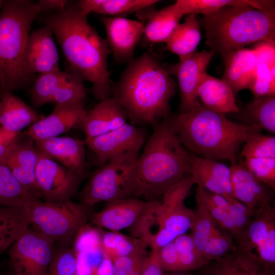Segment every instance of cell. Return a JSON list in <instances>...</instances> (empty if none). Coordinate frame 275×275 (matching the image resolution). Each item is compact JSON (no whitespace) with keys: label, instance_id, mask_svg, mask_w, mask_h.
Here are the masks:
<instances>
[{"label":"cell","instance_id":"6da1fadb","mask_svg":"<svg viewBox=\"0 0 275 275\" xmlns=\"http://www.w3.org/2000/svg\"><path fill=\"white\" fill-rule=\"evenodd\" d=\"M55 35L69 67L92 85L93 94L100 101L109 97L112 88L107 69L111 49L89 23L77 2L69 1L64 9L45 19Z\"/></svg>","mask_w":275,"mask_h":275},{"label":"cell","instance_id":"7a4b0ae2","mask_svg":"<svg viewBox=\"0 0 275 275\" xmlns=\"http://www.w3.org/2000/svg\"><path fill=\"white\" fill-rule=\"evenodd\" d=\"M176 84L150 53L131 60L114 89V98L132 125L152 124L170 117Z\"/></svg>","mask_w":275,"mask_h":275},{"label":"cell","instance_id":"3957f363","mask_svg":"<svg viewBox=\"0 0 275 275\" xmlns=\"http://www.w3.org/2000/svg\"><path fill=\"white\" fill-rule=\"evenodd\" d=\"M190 172V154L180 141L170 116L153 125L138 157L132 197L156 200Z\"/></svg>","mask_w":275,"mask_h":275},{"label":"cell","instance_id":"277c9868","mask_svg":"<svg viewBox=\"0 0 275 275\" xmlns=\"http://www.w3.org/2000/svg\"><path fill=\"white\" fill-rule=\"evenodd\" d=\"M170 119L183 145L202 157L228 160L231 165L237 162L241 146L262 130L258 126L230 121L202 104Z\"/></svg>","mask_w":275,"mask_h":275},{"label":"cell","instance_id":"5b68a950","mask_svg":"<svg viewBox=\"0 0 275 275\" xmlns=\"http://www.w3.org/2000/svg\"><path fill=\"white\" fill-rule=\"evenodd\" d=\"M201 22L205 31L207 45L223 59L229 53L253 43H274V8L226 6L203 15Z\"/></svg>","mask_w":275,"mask_h":275},{"label":"cell","instance_id":"8992f818","mask_svg":"<svg viewBox=\"0 0 275 275\" xmlns=\"http://www.w3.org/2000/svg\"><path fill=\"white\" fill-rule=\"evenodd\" d=\"M40 12L33 1L4 2L0 12V95L33 82L34 76L24 66V52L33 22Z\"/></svg>","mask_w":275,"mask_h":275},{"label":"cell","instance_id":"52a82bcc","mask_svg":"<svg viewBox=\"0 0 275 275\" xmlns=\"http://www.w3.org/2000/svg\"><path fill=\"white\" fill-rule=\"evenodd\" d=\"M194 183L190 174L170 187L161 202L153 205L131 228L134 237L142 238L151 250H157L190 229L194 210L184 200Z\"/></svg>","mask_w":275,"mask_h":275},{"label":"cell","instance_id":"ba28073f","mask_svg":"<svg viewBox=\"0 0 275 275\" xmlns=\"http://www.w3.org/2000/svg\"><path fill=\"white\" fill-rule=\"evenodd\" d=\"M92 207L71 200L47 202L36 199L24 208L35 231L62 246H68L90 220Z\"/></svg>","mask_w":275,"mask_h":275},{"label":"cell","instance_id":"9c48e42d","mask_svg":"<svg viewBox=\"0 0 275 275\" xmlns=\"http://www.w3.org/2000/svg\"><path fill=\"white\" fill-rule=\"evenodd\" d=\"M138 157L121 158L99 166L80 191V202L92 207L101 202L132 197Z\"/></svg>","mask_w":275,"mask_h":275},{"label":"cell","instance_id":"30bf717a","mask_svg":"<svg viewBox=\"0 0 275 275\" xmlns=\"http://www.w3.org/2000/svg\"><path fill=\"white\" fill-rule=\"evenodd\" d=\"M54 242L29 228L10 246L9 261L15 275H48Z\"/></svg>","mask_w":275,"mask_h":275},{"label":"cell","instance_id":"8fae6325","mask_svg":"<svg viewBox=\"0 0 275 275\" xmlns=\"http://www.w3.org/2000/svg\"><path fill=\"white\" fill-rule=\"evenodd\" d=\"M237 249L274 273L275 208L273 206L255 213L246 226Z\"/></svg>","mask_w":275,"mask_h":275},{"label":"cell","instance_id":"7c38bea8","mask_svg":"<svg viewBox=\"0 0 275 275\" xmlns=\"http://www.w3.org/2000/svg\"><path fill=\"white\" fill-rule=\"evenodd\" d=\"M197 207L204 208L216 226L232 237L236 245L255 213L239 201H230L198 186L195 194Z\"/></svg>","mask_w":275,"mask_h":275},{"label":"cell","instance_id":"4fadbf2b","mask_svg":"<svg viewBox=\"0 0 275 275\" xmlns=\"http://www.w3.org/2000/svg\"><path fill=\"white\" fill-rule=\"evenodd\" d=\"M38 152L36 180L40 200L47 202L71 200L84 176Z\"/></svg>","mask_w":275,"mask_h":275},{"label":"cell","instance_id":"5bb4252c","mask_svg":"<svg viewBox=\"0 0 275 275\" xmlns=\"http://www.w3.org/2000/svg\"><path fill=\"white\" fill-rule=\"evenodd\" d=\"M146 136L142 128L127 123L85 144L93 152L96 162L100 166L111 160L139 155Z\"/></svg>","mask_w":275,"mask_h":275},{"label":"cell","instance_id":"9a60e30c","mask_svg":"<svg viewBox=\"0 0 275 275\" xmlns=\"http://www.w3.org/2000/svg\"><path fill=\"white\" fill-rule=\"evenodd\" d=\"M214 52L204 49L179 59L167 70L176 76L180 95V113H186L201 104L197 95L198 85L202 75L206 72L207 66Z\"/></svg>","mask_w":275,"mask_h":275},{"label":"cell","instance_id":"2e32d148","mask_svg":"<svg viewBox=\"0 0 275 275\" xmlns=\"http://www.w3.org/2000/svg\"><path fill=\"white\" fill-rule=\"evenodd\" d=\"M230 170L234 199L255 213L272 206L273 189L257 179L241 158L231 165Z\"/></svg>","mask_w":275,"mask_h":275},{"label":"cell","instance_id":"e0dca14e","mask_svg":"<svg viewBox=\"0 0 275 275\" xmlns=\"http://www.w3.org/2000/svg\"><path fill=\"white\" fill-rule=\"evenodd\" d=\"M53 33L47 25L31 32L25 47L23 63L31 76L60 70L59 55Z\"/></svg>","mask_w":275,"mask_h":275},{"label":"cell","instance_id":"ac0fdd59","mask_svg":"<svg viewBox=\"0 0 275 275\" xmlns=\"http://www.w3.org/2000/svg\"><path fill=\"white\" fill-rule=\"evenodd\" d=\"M155 201L129 197L109 202L101 210L93 214L90 221L97 228L119 231L134 226Z\"/></svg>","mask_w":275,"mask_h":275},{"label":"cell","instance_id":"d6986e66","mask_svg":"<svg viewBox=\"0 0 275 275\" xmlns=\"http://www.w3.org/2000/svg\"><path fill=\"white\" fill-rule=\"evenodd\" d=\"M101 21L106 32V42L115 59L120 62L131 61L143 36L144 23L123 17L104 16Z\"/></svg>","mask_w":275,"mask_h":275},{"label":"cell","instance_id":"ffe728a7","mask_svg":"<svg viewBox=\"0 0 275 275\" xmlns=\"http://www.w3.org/2000/svg\"><path fill=\"white\" fill-rule=\"evenodd\" d=\"M86 112L84 102L56 104L51 114L30 126L24 134L35 142L58 136L80 124Z\"/></svg>","mask_w":275,"mask_h":275},{"label":"cell","instance_id":"44dd1931","mask_svg":"<svg viewBox=\"0 0 275 275\" xmlns=\"http://www.w3.org/2000/svg\"><path fill=\"white\" fill-rule=\"evenodd\" d=\"M190 155V174L194 184L230 201L236 200L232 193L230 167L215 160Z\"/></svg>","mask_w":275,"mask_h":275},{"label":"cell","instance_id":"7402d4cb","mask_svg":"<svg viewBox=\"0 0 275 275\" xmlns=\"http://www.w3.org/2000/svg\"><path fill=\"white\" fill-rule=\"evenodd\" d=\"M127 115L114 97L100 101L87 111L80 125L86 135L84 142L109 133L127 124Z\"/></svg>","mask_w":275,"mask_h":275},{"label":"cell","instance_id":"603a6c76","mask_svg":"<svg viewBox=\"0 0 275 275\" xmlns=\"http://www.w3.org/2000/svg\"><path fill=\"white\" fill-rule=\"evenodd\" d=\"M21 137L11 150L5 163L14 177L31 194L40 200L36 180L39 152L35 141L25 135Z\"/></svg>","mask_w":275,"mask_h":275},{"label":"cell","instance_id":"cb8c5ba5","mask_svg":"<svg viewBox=\"0 0 275 275\" xmlns=\"http://www.w3.org/2000/svg\"><path fill=\"white\" fill-rule=\"evenodd\" d=\"M35 143L40 151L84 176L87 167L84 141L70 136H58Z\"/></svg>","mask_w":275,"mask_h":275},{"label":"cell","instance_id":"d4e9b609","mask_svg":"<svg viewBox=\"0 0 275 275\" xmlns=\"http://www.w3.org/2000/svg\"><path fill=\"white\" fill-rule=\"evenodd\" d=\"M197 95L202 105L217 113H236L239 111L229 84L223 78L214 77L206 72L200 77Z\"/></svg>","mask_w":275,"mask_h":275},{"label":"cell","instance_id":"484cf974","mask_svg":"<svg viewBox=\"0 0 275 275\" xmlns=\"http://www.w3.org/2000/svg\"><path fill=\"white\" fill-rule=\"evenodd\" d=\"M152 6L138 12L140 17L147 20L143 41L145 43H165L183 14L175 3L158 10L151 8Z\"/></svg>","mask_w":275,"mask_h":275},{"label":"cell","instance_id":"4316f807","mask_svg":"<svg viewBox=\"0 0 275 275\" xmlns=\"http://www.w3.org/2000/svg\"><path fill=\"white\" fill-rule=\"evenodd\" d=\"M226 69L223 79L234 93L249 89L254 81L257 67V54L254 49L241 48L229 53L224 59Z\"/></svg>","mask_w":275,"mask_h":275},{"label":"cell","instance_id":"83f0119b","mask_svg":"<svg viewBox=\"0 0 275 275\" xmlns=\"http://www.w3.org/2000/svg\"><path fill=\"white\" fill-rule=\"evenodd\" d=\"M43 117L12 92L0 95V126L9 131H21Z\"/></svg>","mask_w":275,"mask_h":275},{"label":"cell","instance_id":"f1b7e54d","mask_svg":"<svg viewBox=\"0 0 275 275\" xmlns=\"http://www.w3.org/2000/svg\"><path fill=\"white\" fill-rule=\"evenodd\" d=\"M253 49L257 54V67L249 89L256 98L275 96L274 43L261 42Z\"/></svg>","mask_w":275,"mask_h":275},{"label":"cell","instance_id":"f546056e","mask_svg":"<svg viewBox=\"0 0 275 275\" xmlns=\"http://www.w3.org/2000/svg\"><path fill=\"white\" fill-rule=\"evenodd\" d=\"M202 275H274L254 259L237 250L203 267Z\"/></svg>","mask_w":275,"mask_h":275},{"label":"cell","instance_id":"4dcf8cb0","mask_svg":"<svg viewBox=\"0 0 275 275\" xmlns=\"http://www.w3.org/2000/svg\"><path fill=\"white\" fill-rule=\"evenodd\" d=\"M201 34L196 14L187 15L182 23H179L166 41V49L179 57H186L196 51Z\"/></svg>","mask_w":275,"mask_h":275},{"label":"cell","instance_id":"1f68e13d","mask_svg":"<svg viewBox=\"0 0 275 275\" xmlns=\"http://www.w3.org/2000/svg\"><path fill=\"white\" fill-rule=\"evenodd\" d=\"M157 0H80L77 2L81 12L88 16L91 12L104 16L123 17L153 6Z\"/></svg>","mask_w":275,"mask_h":275},{"label":"cell","instance_id":"d6a6232c","mask_svg":"<svg viewBox=\"0 0 275 275\" xmlns=\"http://www.w3.org/2000/svg\"><path fill=\"white\" fill-rule=\"evenodd\" d=\"M236 113L240 123L258 126L274 133L275 96L256 98Z\"/></svg>","mask_w":275,"mask_h":275},{"label":"cell","instance_id":"836d02e7","mask_svg":"<svg viewBox=\"0 0 275 275\" xmlns=\"http://www.w3.org/2000/svg\"><path fill=\"white\" fill-rule=\"evenodd\" d=\"M30 225L24 208L0 206V254L9 248Z\"/></svg>","mask_w":275,"mask_h":275},{"label":"cell","instance_id":"e575fe53","mask_svg":"<svg viewBox=\"0 0 275 275\" xmlns=\"http://www.w3.org/2000/svg\"><path fill=\"white\" fill-rule=\"evenodd\" d=\"M175 4L183 15H207L226 6H249L261 10L274 8V1L266 0H178Z\"/></svg>","mask_w":275,"mask_h":275},{"label":"cell","instance_id":"d590c367","mask_svg":"<svg viewBox=\"0 0 275 275\" xmlns=\"http://www.w3.org/2000/svg\"><path fill=\"white\" fill-rule=\"evenodd\" d=\"M101 245L112 261L123 256L148 254V246L142 238L130 237L119 231L103 232Z\"/></svg>","mask_w":275,"mask_h":275},{"label":"cell","instance_id":"8d00e7d4","mask_svg":"<svg viewBox=\"0 0 275 275\" xmlns=\"http://www.w3.org/2000/svg\"><path fill=\"white\" fill-rule=\"evenodd\" d=\"M36 199L38 198L22 185L8 166L0 162V206L24 208Z\"/></svg>","mask_w":275,"mask_h":275},{"label":"cell","instance_id":"74e56055","mask_svg":"<svg viewBox=\"0 0 275 275\" xmlns=\"http://www.w3.org/2000/svg\"><path fill=\"white\" fill-rule=\"evenodd\" d=\"M72 72L68 67L65 70H58L39 74L34 78L31 90L32 103L39 107L49 103L56 90L67 79Z\"/></svg>","mask_w":275,"mask_h":275},{"label":"cell","instance_id":"f35d334b","mask_svg":"<svg viewBox=\"0 0 275 275\" xmlns=\"http://www.w3.org/2000/svg\"><path fill=\"white\" fill-rule=\"evenodd\" d=\"M190 229L189 235L201 254L208 240L223 232L216 226L207 211L199 207L194 210V218Z\"/></svg>","mask_w":275,"mask_h":275},{"label":"cell","instance_id":"ab89813d","mask_svg":"<svg viewBox=\"0 0 275 275\" xmlns=\"http://www.w3.org/2000/svg\"><path fill=\"white\" fill-rule=\"evenodd\" d=\"M173 242L178 254L180 271L201 268L209 263L197 250L189 234L180 235Z\"/></svg>","mask_w":275,"mask_h":275},{"label":"cell","instance_id":"60d3db41","mask_svg":"<svg viewBox=\"0 0 275 275\" xmlns=\"http://www.w3.org/2000/svg\"><path fill=\"white\" fill-rule=\"evenodd\" d=\"M84 81L82 77L72 69L70 76L54 93L49 103L56 105L84 102L86 91Z\"/></svg>","mask_w":275,"mask_h":275},{"label":"cell","instance_id":"b9f144b4","mask_svg":"<svg viewBox=\"0 0 275 275\" xmlns=\"http://www.w3.org/2000/svg\"><path fill=\"white\" fill-rule=\"evenodd\" d=\"M242 158H275V137L261 132L252 135L240 152Z\"/></svg>","mask_w":275,"mask_h":275},{"label":"cell","instance_id":"7bdbcfd3","mask_svg":"<svg viewBox=\"0 0 275 275\" xmlns=\"http://www.w3.org/2000/svg\"><path fill=\"white\" fill-rule=\"evenodd\" d=\"M243 161L247 169L257 179L274 189L275 158H249Z\"/></svg>","mask_w":275,"mask_h":275},{"label":"cell","instance_id":"ee69618b","mask_svg":"<svg viewBox=\"0 0 275 275\" xmlns=\"http://www.w3.org/2000/svg\"><path fill=\"white\" fill-rule=\"evenodd\" d=\"M236 249L232 237L223 231L208 240L202 255L204 259L209 262L220 259Z\"/></svg>","mask_w":275,"mask_h":275},{"label":"cell","instance_id":"f6af8a7d","mask_svg":"<svg viewBox=\"0 0 275 275\" xmlns=\"http://www.w3.org/2000/svg\"><path fill=\"white\" fill-rule=\"evenodd\" d=\"M76 261L73 249L63 246L54 252L48 275H75Z\"/></svg>","mask_w":275,"mask_h":275},{"label":"cell","instance_id":"bcb514c9","mask_svg":"<svg viewBox=\"0 0 275 275\" xmlns=\"http://www.w3.org/2000/svg\"><path fill=\"white\" fill-rule=\"evenodd\" d=\"M75 254L76 261L75 275H93L108 256L102 246Z\"/></svg>","mask_w":275,"mask_h":275},{"label":"cell","instance_id":"7dc6e473","mask_svg":"<svg viewBox=\"0 0 275 275\" xmlns=\"http://www.w3.org/2000/svg\"><path fill=\"white\" fill-rule=\"evenodd\" d=\"M102 232L100 228L86 224L78 232L73 241L75 253L86 251L101 246Z\"/></svg>","mask_w":275,"mask_h":275},{"label":"cell","instance_id":"c3c4849f","mask_svg":"<svg viewBox=\"0 0 275 275\" xmlns=\"http://www.w3.org/2000/svg\"><path fill=\"white\" fill-rule=\"evenodd\" d=\"M160 266L164 271H180L178 254L173 241L157 250Z\"/></svg>","mask_w":275,"mask_h":275},{"label":"cell","instance_id":"681fc988","mask_svg":"<svg viewBox=\"0 0 275 275\" xmlns=\"http://www.w3.org/2000/svg\"><path fill=\"white\" fill-rule=\"evenodd\" d=\"M148 254L133 255L118 258L112 261L114 275H128Z\"/></svg>","mask_w":275,"mask_h":275},{"label":"cell","instance_id":"f907efd6","mask_svg":"<svg viewBox=\"0 0 275 275\" xmlns=\"http://www.w3.org/2000/svg\"><path fill=\"white\" fill-rule=\"evenodd\" d=\"M20 137V132H13L0 126V162L5 163L11 150Z\"/></svg>","mask_w":275,"mask_h":275},{"label":"cell","instance_id":"816d5d0a","mask_svg":"<svg viewBox=\"0 0 275 275\" xmlns=\"http://www.w3.org/2000/svg\"><path fill=\"white\" fill-rule=\"evenodd\" d=\"M159 263L157 250H151L145 258L141 275H165Z\"/></svg>","mask_w":275,"mask_h":275},{"label":"cell","instance_id":"f5cc1de1","mask_svg":"<svg viewBox=\"0 0 275 275\" xmlns=\"http://www.w3.org/2000/svg\"><path fill=\"white\" fill-rule=\"evenodd\" d=\"M68 1L67 0H39L37 3L41 12L47 11H61L64 9Z\"/></svg>","mask_w":275,"mask_h":275},{"label":"cell","instance_id":"db71d44e","mask_svg":"<svg viewBox=\"0 0 275 275\" xmlns=\"http://www.w3.org/2000/svg\"><path fill=\"white\" fill-rule=\"evenodd\" d=\"M94 275H114L113 262L108 256L105 258L100 267Z\"/></svg>","mask_w":275,"mask_h":275},{"label":"cell","instance_id":"11a10c76","mask_svg":"<svg viewBox=\"0 0 275 275\" xmlns=\"http://www.w3.org/2000/svg\"><path fill=\"white\" fill-rule=\"evenodd\" d=\"M144 260L140 262L128 275H141Z\"/></svg>","mask_w":275,"mask_h":275},{"label":"cell","instance_id":"9f6ffc18","mask_svg":"<svg viewBox=\"0 0 275 275\" xmlns=\"http://www.w3.org/2000/svg\"><path fill=\"white\" fill-rule=\"evenodd\" d=\"M165 275H187V273L181 272V271L168 272Z\"/></svg>","mask_w":275,"mask_h":275},{"label":"cell","instance_id":"6f0895ef","mask_svg":"<svg viewBox=\"0 0 275 275\" xmlns=\"http://www.w3.org/2000/svg\"><path fill=\"white\" fill-rule=\"evenodd\" d=\"M5 1L0 0V8H2L4 5Z\"/></svg>","mask_w":275,"mask_h":275},{"label":"cell","instance_id":"680465c9","mask_svg":"<svg viewBox=\"0 0 275 275\" xmlns=\"http://www.w3.org/2000/svg\"><path fill=\"white\" fill-rule=\"evenodd\" d=\"M187 275H202V274H198L195 273H187Z\"/></svg>","mask_w":275,"mask_h":275},{"label":"cell","instance_id":"91938a15","mask_svg":"<svg viewBox=\"0 0 275 275\" xmlns=\"http://www.w3.org/2000/svg\"><path fill=\"white\" fill-rule=\"evenodd\" d=\"M8 273L0 274V275H7Z\"/></svg>","mask_w":275,"mask_h":275}]
</instances>
